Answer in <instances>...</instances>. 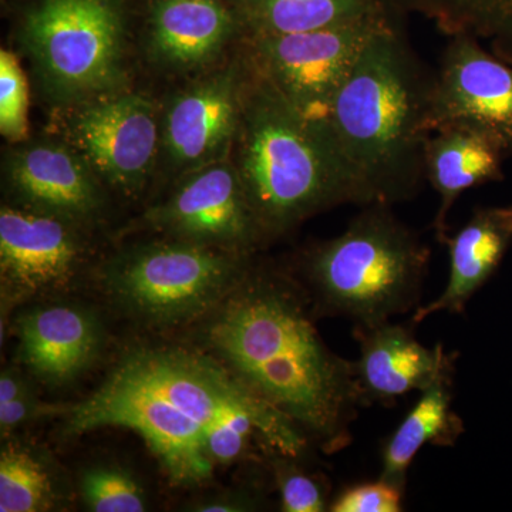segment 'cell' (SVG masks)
<instances>
[{
    "label": "cell",
    "instance_id": "cell-1",
    "mask_svg": "<svg viewBox=\"0 0 512 512\" xmlns=\"http://www.w3.org/2000/svg\"><path fill=\"white\" fill-rule=\"evenodd\" d=\"M214 312L207 342L224 367L325 451L348 447L362 406L355 362L325 345L293 286L248 271Z\"/></svg>",
    "mask_w": 512,
    "mask_h": 512
},
{
    "label": "cell",
    "instance_id": "cell-2",
    "mask_svg": "<svg viewBox=\"0 0 512 512\" xmlns=\"http://www.w3.org/2000/svg\"><path fill=\"white\" fill-rule=\"evenodd\" d=\"M258 394L214 360L180 348L131 350L103 384L67 412V433H137L175 485L210 480L207 433L221 414ZM259 397V396H258Z\"/></svg>",
    "mask_w": 512,
    "mask_h": 512
},
{
    "label": "cell",
    "instance_id": "cell-3",
    "mask_svg": "<svg viewBox=\"0 0 512 512\" xmlns=\"http://www.w3.org/2000/svg\"><path fill=\"white\" fill-rule=\"evenodd\" d=\"M431 82L390 22L367 43L320 121L365 207L409 200L426 178Z\"/></svg>",
    "mask_w": 512,
    "mask_h": 512
},
{
    "label": "cell",
    "instance_id": "cell-4",
    "mask_svg": "<svg viewBox=\"0 0 512 512\" xmlns=\"http://www.w3.org/2000/svg\"><path fill=\"white\" fill-rule=\"evenodd\" d=\"M245 59L247 80L229 161L266 242L319 212L362 205L323 124L303 116Z\"/></svg>",
    "mask_w": 512,
    "mask_h": 512
},
{
    "label": "cell",
    "instance_id": "cell-5",
    "mask_svg": "<svg viewBox=\"0 0 512 512\" xmlns=\"http://www.w3.org/2000/svg\"><path fill=\"white\" fill-rule=\"evenodd\" d=\"M390 207L366 205L342 234L306 252L303 271L325 315L373 326L416 311L431 252Z\"/></svg>",
    "mask_w": 512,
    "mask_h": 512
},
{
    "label": "cell",
    "instance_id": "cell-6",
    "mask_svg": "<svg viewBox=\"0 0 512 512\" xmlns=\"http://www.w3.org/2000/svg\"><path fill=\"white\" fill-rule=\"evenodd\" d=\"M36 76L70 107L127 89V36L116 0H39L22 28Z\"/></svg>",
    "mask_w": 512,
    "mask_h": 512
},
{
    "label": "cell",
    "instance_id": "cell-7",
    "mask_svg": "<svg viewBox=\"0 0 512 512\" xmlns=\"http://www.w3.org/2000/svg\"><path fill=\"white\" fill-rule=\"evenodd\" d=\"M248 256L170 238L130 249L106 268L114 302L151 326H178L215 311L248 274Z\"/></svg>",
    "mask_w": 512,
    "mask_h": 512
},
{
    "label": "cell",
    "instance_id": "cell-8",
    "mask_svg": "<svg viewBox=\"0 0 512 512\" xmlns=\"http://www.w3.org/2000/svg\"><path fill=\"white\" fill-rule=\"evenodd\" d=\"M389 23V15H379L311 32L248 36L242 50L303 116L322 121L367 43Z\"/></svg>",
    "mask_w": 512,
    "mask_h": 512
},
{
    "label": "cell",
    "instance_id": "cell-9",
    "mask_svg": "<svg viewBox=\"0 0 512 512\" xmlns=\"http://www.w3.org/2000/svg\"><path fill=\"white\" fill-rule=\"evenodd\" d=\"M66 141L101 183L134 195L160 163L161 111L140 93L123 89L67 107Z\"/></svg>",
    "mask_w": 512,
    "mask_h": 512
},
{
    "label": "cell",
    "instance_id": "cell-10",
    "mask_svg": "<svg viewBox=\"0 0 512 512\" xmlns=\"http://www.w3.org/2000/svg\"><path fill=\"white\" fill-rule=\"evenodd\" d=\"M433 77L424 128L476 131L505 154L512 153V69L485 52L478 39L451 36Z\"/></svg>",
    "mask_w": 512,
    "mask_h": 512
},
{
    "label": "cell",
    "instance_id": "cell-11",
    "mask_svg": "<svg viewBox=\"0 0 512 512\" xmlns=\"http://www.w3.org/2000/svg\"><path fill=\"white\" fill-rule=\"evenodd\" d=\"M248 64L244 52L195 80L161 113L160 160L184 175L227 160L237 134Z\"/></svg>",
    "mask_w": 512,
    "mask_h": 512
},
{
    "label": "cell",
    "instance_id": "cell-12",
    "mask_svg": "<svg viewBox=\"0 0 512 512\" xmlns=\"http://www.w3.org/2000/svg\"><path fill=\"white\" fill-rule=\"evenodd\" d=\"M148 224L168 238L249 255L266 242L229 158L180 178L167 201L150 210Z\"/></svg>",
    "mask_w": 512,
    "mask_h": 512
},
{
    "label": "cell",
    "instance_id": "cell-13",
    "mask_svg": "<svg viewBox=\"0 0 512 512\" xmlns=\"http://www.w3.org/2000/svg\"><path fill=\"white\" fill-rule=\"evenodd\" d=\"M74 222L10 205L0 211L2 282L18 295L64 288L82 261Z\"/></svg>",
    "mask_w": 512,
    "mask_h": 512
},
{
    "label": "cell",
    "instance_id": "cell-14",
    "mask_svg": "<svg viewBox=\"0 0 512 512\" xmlns=\"http://www.w3.org/2000/svg\"><path fill=\"white\" fill-rule=\"evenodd\" d=\"M6 181L22 208L70 222L103 207V183L67 141H37L10 153Z\"/></svg>",
    "mask_w": 512,
    "mask_h": 512
},
{
    "label": "cell",
    "instance_id": "cell-15",
    "mask_svg": "<svg viewBox=\"0 0 512 512\" xmlns=\"http://www.w3.org/2000/svg\"><path fill=\"white\" fill-rule=\"evenodd\" d=\"M353 336L359 343L355 373L362 406H392L404 394L423 392L454 370L456 359L443 346L429 349L417 340L412 328L390 320L355 326Z\"/></svg>",
    "mask_w": 512,
    "mask_h": 512
},
{
    "label": "cell",
    "instance_id": "cell-16",
    "mask_svg": "<svg viewBox=\"0 0 512 512\" xmlns=\"http://www.w3.org/2000/svg\"><path fill=\"white\" fill-rule=\"evenodd\" d=\"M16 333L20 362L50 384L80 375L101 348L99 320L82 306H39L20 316Z\"/></svg>",
    "mask_w": 512,
    "mask_h": 512
},
{
    "label": "cell",
    "instance_id": "cell-17",
    "mask_svg": "<svg viewBox=\"0 0 512 512\" xmlns=\"http://www.w3.org/2000/svg\"><path fill=\"white\" fill-rule=\"evenodd\" d=\"M450 271L439 298L414 311L412 325L436 313L460 315L467 303L494 274L512 245V207L480 208L446 241Z\"/></svg>",
    "mask_w": 512,
    "mask_h": 512
},
{
    "label": "cell",
    "instance_id": "cell-18",
    "mask_svg": "<svg viewBox=\"0 0 512 512\" xmlns=\"http://www.w3.org/2000/svg\"><path fill=\"white\" fill-rule=\"evenodd\" d=\"M234 30V18L217 0H160L148 52L165 69H200L220 56Z\"/></svg>",
    "mask_w": 512,
    "mask_h": 512
},
{
    "label": "cell",
    "instance_id": "cell-19",
    "mask_svg": "<svg viewBox=\"0 0 512 512\" xmlns=\"http://www.w3.org/2000/svg\"><path fill=\"white\" fill-rule=\"evenodd\" d=\"M505 154L473 130L448 127L430 133L424 143V173L440 198L434 232L440 244L448 238L447 218L461 194L497 181Z\"/></svg>",
    "mask_w": 512,
    "mask_h": 512
},
{
    "label": "cell",
    "instance_id": "cell-20",
    "mask_svg": "<svg viewBox=\"0 0 512 512\" xmlns=\"http://www.w3.org/2000/svg\"><path fill=\"white\" fill-rule=\"evenodd\" d=\"M454 370L421 392L420 399L406 414L382 453V474L379 478L406 490L407 473L414 458L427 444L451 447L464 433L463 420L454 412Z\"/></svg>",
    "mask_w": 512,
    "mask_h": 512
},
{
    "label": "cell",
    "instance_id": "cell-21",
    "mask_svg": "<svg viewBox=\"0 0 512 512\" xmlns=\"http://www.w3.org/2000/svg\"><path fill=\"white\" fill-rule=\"evenodd\" d=\"M387 15L380 0H248V36L291 35Z\"/></svg>",
    "mask_w": 512,
    "mask_h": 512
},
{
    "label": "cell",
    "instance_id": "cell-22",
    "mask_svg": "<svg viewBox=\"0 0 512 512\" xmlns=\"http://www.w3.org/2000/svg\"><path fill=\"white\" fill-rule=\"evenodd\" d=\"M433 19L448 35L490 40L512 56V0H380Z\"/></svg>",
    "mask_w": 512,
    "mask_h": 512
},
{
    "label": "cell",
    "instance_id": "cell-23",
    "mask_svg": "<svg viewBox=\"0 0 512 512\" xmlns=\"http://www.w3.org/2000/svg\"><path fill=\"white\" fill-rule=\"evenodd\" d=\"M55 501V487L45 464L22 447L3 448L0 456V511L39 512Z\"/></svg>",
    "mask_w": 512,
    "mask_h": 512
},
{
    "label": "cell",
    "instance_id": "cell-24",
    "mask_svg": "<svg viewBox=\"0 0 512 512\" xmlns=\"http://www.w3.org/2000/svg\"><path fill=\"white\" fill-rule=\"evenodd\" d=\"M84 504L94 512H141L147 495L140 483L120 467H93L80 481Z\"/></svg>",
    "mask_w": 512,
    "mask_h": 512
},
{
    "label": "cell",
    "instance_id": "cell-25",
    "mask_svg": "<svg viewBox=\"0 0 512 512\" xmlns=\"http://www.w3.org/2000/svg\"><path fill=\"white\" fill-rule=\"evenodd\" d=\"M0 131L10 143H23L29 136V89L18 57L0 52Z\"/></svg>",
    "mask_w": 512,
    "mask_h": 512
},
{
    "label": "cell",
    "instance_id": "cell-26",
    "mask_svg": "<svg viewBox=\"0 0 512 512\" xmlns=\"http://www.w3.org/2000/svg\"><path fill=\"white\" fill-rule=\"evenodd\" d=\"M275 451V450H274ZM296 457L275 451L272 468L285 512L329 511V485L325 480L306 473L293 463Z\"/></svg>",
    "mask_w": 512,
    "mask_h": 512
},
{
    "label": "cell",
    "instance_id": "cell-27",
    "mask_svg": "<svg viewBox=\"0 0 512 512\" xmlns=\"http://www.w3.org/2000/svg\"><path fill=\"white\" fill-rule=\"evenodd\" d=\"M403 488L379 478L372 483L346 487L333 498L332 512H400L403 511Z\"/></svg>",
    "mask_w": 512,
    "mask_h": 512
},
{
    "label": "cell",
    "instance_id": "cell-28",
    "mask_svg": "<svg viewBox=\"0 0 512 512\" xmlns=\"http://www.w3.org/2000/svg\"><path fill=\"white\" fill-rule=\"evenodd\" d=\"M36 409V400L33 399L29 390L12 402L0 404V427H2L3 436L26 423L35 414Z\"/></svg>",
    "mask_w": 512,
    "mask_h": 512
},
{
    "label": "cell",
    "instance_id": "cell-29",
    "mask_svg": "<svg viewBox=\"0 0 512 512\" xmlns=\"http://www.w3.org/2000/svg\"><path fill=\"white\" fill-rule=\"evenodd\" d=\"M254 508V501L249 500L247 497H242V495H224V497L202 501V503L195 505V508H192V510L205 512H237L254 510Z\"/></svg>",
    "mask_w": 512,
    "mask_h": 512
},
{
    "label": "cell",
    "instance_id": "cell-30",
    "mask_svg": "<svg viewBox=\"0 0 512 512\" xmlns=\"http://www.w3.org/2000/svg\"><path fill=\"white\" fill-rule=\"evenodd\" d=\"M25 380L18 372L13 370H3L2 377H0V404L12 402L28 392Z\"/></svg>",
    "mask_w": 512,
    "mask_h": 512
}]
</instances>
